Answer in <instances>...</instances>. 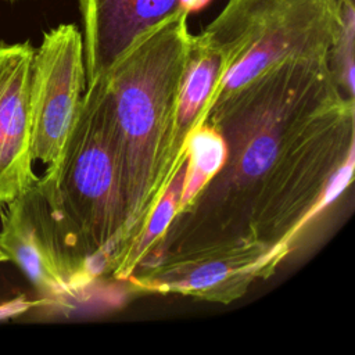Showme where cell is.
I'll return each instance as SVG.
<instances>
[{
    "mask_svg": "<svg viewBox=\"0 0 355 355\" xmlns=\"http://www.w3.org/2000/svg\"><path fill=\"white\" fill-rule=\"evenodd\" d=\"M186 153V151H184ZM186 162H187V154L175 173L173 179L168 184L165 193L162 194L161 200L158 201L155 209L153 211L147 226L144 229V233L137 240V243L132 247V250L128 252L125 259L121 262V265L115 269L111 277L118 280H128L129 276L135 272L146 252L150 250V247L154 244V241L164 233L166 229L169 220L176 214V211L180 207L182 196H183V184L186 178Z\"/></svg>",
    "mask_w": 355,
    "mask_h": 355,
    "instance_id": "11",
    "label": "cell"
},
{
    "mask_svg": "<svg viewBox=\"0 0 355 355\" xmlns=\"http://www.w3.org/2000/svg\"><path fill=\"white\" fill-rule=\"evenodd\" d=\"M86 82L101 76L135 43L211 0H78Z\"/></svg>",
    "mask_w": 355,
    "mask_h": 355,
    "instance_id": "7",
    "label": "cell"
},
{
    "mask_svg": "<svg viewBox=\"0 0 355 355\" xmlns=\"http://www.w3.org/2000/svg\"><path fill=\"white\" fill-rule=\"evenodd\" d=\"M53 236L78 294L112 276L125 247L122 166L105 76L86 82L53 166L37 178Z\"/></svg>",
    "mask_w": 355,
    "mask_h": 355,
    "instance_id": "2",
    "label": "cell"
},
{
    "mask_svg": "<svg viewBox=\"0 0 355 355\" xmlns=\"http://www.w3.org/2000/svg\"><path fill=\"white\" fill-rule=\"evenodd\" d=\"M354 50L355 4L338 0V21L329 51V64L341 89L351 97H354Z\"/></svg>",
    "mask_w": 355,
    "mask_h": 355,
    "instance_id": "12",
    "label": "cell"
},
{
    "mask_svg": "<svg viewBox=\"0 0 355 355\" xmlns=\"http://www.w3.org/2000/svg\"><path fill=\"white\" fill-rule=\"evenodd\" d=\"M191 36L189 14H180L135 43L103 73L112 100L126 216L118 266L178 172L171 166V146Z\"/></svg>",
    "mask_w": 355,
    "mask_h": 355,
    "instance_id": "3",
    "label": "cell"
},
{
    "mask_svg": "<svg viewBox=\"0 0 355 355\" xmlns=\"http://www.w3.org/2000/svg\"><path fill=\"white\" fill-rule=\"evenodd\" d=\"M225 73L226 61L223 54L201 33L193 35L179 92L171 146L173 172L183 164L187 137L204 121Z\"/></svg>",
    "mask_w": 355,
    "mask_h": 355,
    "instance_id": "10",
    "label": "cell"
},
{
    "mask_svg": "<svg viewBox=\"0 0 355 355\" xmlns=\"http://www.w3.org/2000/svg\"><path fill=\"white\" fill-rule=\"evenodd\" d=\"M86 86L82 32L61 24L43 33L35 49L31 85V153L46 169L53 166L71 129Z\"/></svg>",
    "mask_w": 355,
    "mask_h": 355,
    "instance_id": "5",
    "label": "cell"
},
{
    "mask_svg": "<svg viewBox=\"0 0 355 355\" xmlns=\"http://www.w3.org/2000/svg\"><path fill=\"white\" fill-rule=\"evenodd\" d=\"M0 250L7 261L24 272L43 300L69 306L79 297L53 236L36 183L0 208Z\"/></svg>",
    "mask_w": 355,
    "mask_h": 355,
    "instance_id": "6",
    "label": "cell"
},
{
    "mask_svg": "<svg viewBox=\"0 0 355 355\" xmlns=\"http://www.w3.org/2000/svg\"><path fill=\"white\" fill-rule=\"evenodd\" d=\"M337 21L338 0H227L201 32L226 61L212 101L276 62L329 57Z\"/></svg>",
    "mask_w": 355,
    "mask_h": 355,
    "instance_id": "4",
    "label": "cell"
},
{
    "mask_svg": "<svg viewBox=\"0 0 355 355\" xmlns=\"http://www.w3.org/2000/svg\"><path fill=\"white\" fill-rule=\"evenodd\" d=\"M7 261V258H6V255L1 252V250H0V263H3V262H6Z\"/></svg>",
    "mask_w": 355,
    "mask_h": 355,
    "instance_id": "13",
    "label": "cell"
},
{
    "mask_svg": "<svg viewBox=\"0 0 355 355\" xmlns=\"http://www.w3.org/2000/svg\"><path fill=\"white\" fill-rule=\"evenodd\" d=\"M202 123L219 135L222 162L135 270L252 250L284 259L302 226L351 180L354 97L329 57L265 68L218 96Z\"/></svg>",
    "mask_w": 355,
    "mask_h": 355,
    "instance_id": "1",
    "label": "cell"
},
{
    "mask_svg": "<svg viewBox=\"0 0 355 355\" xmlns=\"http://www.w3.org/2000/svg\"><path fill=\"white\" fill-rule=\"evenodd\" d=\"M33 54L31 42H0V208L37 180L31 153L29 85Z\"/></svg>",
    "mask_w": 355,
    "mask_h": 355,
    "instance_id": "9",
    "label": "cell"
},
{
    "mask_svg": "<svg viewBox=\"0 0 355 355\" xmlns=\"http://www.w3.org/2000/svg\"><path fill=\"white\" fill-rule=\"evenodd\" d=\"M283 259L265 251H243L172 263L147 266L129 276L135 290L158 294H182L230 304L250 286L275 273Z\"/></svg>",
    "mask_w": 355,
    "mask_h": 355,
    "instance_id": "8",
    "label": "cell"
},
{
    "mask_svg": "<svg viewBox=\"0 0 355 355\" xmlns=\"http://www.w3.org/2000/svg\"><path fill=\"white\" fill-rule=\"evenodd\" d=\"M345 1H349V3H354V4H355V0H345Z\"/></svg>",
    "mask_w": 355,
    "mask_h": 355,
    "instance_id": "14",
    "label": "cell"
}]
</instances>
